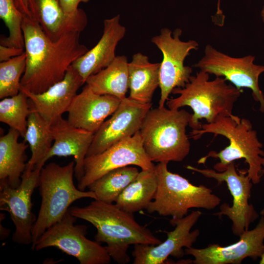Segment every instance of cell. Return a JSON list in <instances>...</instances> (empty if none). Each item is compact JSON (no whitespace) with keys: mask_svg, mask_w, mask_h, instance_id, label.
<instances>
[{"mask_svg":"<svg viewBox=\"0 0 264 264\" xmlns=\"http://www.w3.org/2000/svg\"><path fill=\"white\" fill-rule=\"evenodd\" d=\"M22 29L26 62L21 89L44 92L61 81L72 63L88 50L80 43L79 32L51 40L31 14L23 13Z\"/></svg>","mask_w":264,"mask_h":264,"instance_id":"6da1fadb","label":"cell"},{"mask_svg":"<svg viewBox=\"0 0 264 264\" xmlns=\"http://www.w3.org/2000/svg\"><path fill=\"white\" fill-rule=\"evenodd\" d=\"M69 210L76 218L86 220L96 228L95 241L106 243L107 251L118 264L130 261L127 252L131 244L157 245L161 242L150 229L136 221L133 213L115 204L94 199L87 206H73Z\"/></svg>","mask_w":264,"mask_h":264,"instance_id":"7a4b0ae2","label":"cell"},{"mask_svg":"<svg viewBox=\"0 0 264 264\" xmlns=\"http://www.w3.org/2000/svg\"><path fill=\"white\" fill-rule=\"evenodd\" d=\"M212 133L227 138L229 145L219 152L211 151L201 157L198 164H205L208 158H218L214 166L215 170L224 171L231 162L244 159L248 165L247 174L253 184H258L264 174V151L257 132L253 129L250 121L231 114L218 118L211 123L203 124L200 129L192 130L190 137L194 140L203 134Z\"/></svg>","mask_w":264,"mask_h":264,"instance_id":"3957f363","label":"cell"},{"mask_svg":"<svg viewBox=\"0 0 264 264\" xmlns=\"http://www.w3.org/2000/svg\"><path fill=\"white\" fill-rule=\"evenodd\" d=\"M209 75L201 70L197 72L183 88L173 90L172 93L178 96L166 101L171 109L184 106L192 109L193 113L189 124L192 130L201 129L202 119L211 123L221 116L232 114L234 104L243 91L227 84L223 77H216L210 80Z\"/></svg>","mask_w":264,"mask_h":264,"instance_id":"277c9868","label":"cell"},{"mask_svg":"<svg viewBox=\"0 0 264 264\" xmlns=\"http://www.w3.org/2000/svg\"><path fill=\"white\" fill-rule=\"evenodd\" d=\"M192 114L184 109H151L139 131L145 152L153 162H181L188 155L186 134Z\"/></svg>","mask_w":264,"mask_h":264,"instance_id":"5b68a950","label":"cell"},{"mask_svg":"<svg viewBox=\"0 0 264 264\" xmlns=\"http://www.w3.org/2000/svg\"><path fill=\"white\" fill-rule=\"evenodd\" d=\"M75 165L74 160L65 166L51 162L41 170L38 187L42 201L32 229L33 251L40 236L62 219L73 202L85 198L97 199L93 192L82 191L75 186Z\"/></svg>","mask_w":264,"mask_h":264,"instance_id":"8992f818","label":"cell"},{"mask_svg":"<svg viewBox=\"0 0 264 264\" xmlns=\"http://www.w3.org/2000/svg\"><path fill=\"white\" fill-rule=\"evenodd\" d=\"M167 165L158 163L155 165L158 186L154 200L146 209L148 213L182 218L191 208L212 210L220 205V198L210 188L193 184L180 175L169 171Z\"/></svg>","mask_w":264,"mask_h":264,"instance_id":"52a82bcc","label":"cell"},{"mask_svg":"<svg viewBox=\"0 0 264 264\" xmlns=\"http://www.w3.org/2000/svg\"><path fill=\"white\" fill-rule=\"evenodd\" d=\"M77 218L69 210L47 228L36 242L34 250L54 247L76 258L81 264H109L111 257L105 246L86 237L87 226L75 225Z\"/></svg>","mask_w":264,"mask_h":264,"instance_id":"ba28073f","label":"cell"},{"mask_svg":"<svg viewBox=\"0 0 264 264\" xmlns=\"http://www.w3.org/2000/svg\"><path fill=\"white\" fill-rule=\"evenodd\" d=\"M188 170L198 173L206 177L213 178L220 185L224 182L233 197V204H222L220 211L214 215L226 216L232 222V231L234 235L240 236L248 230L250 225L256 220L259 215L249 199L251 197L252 184L247 170H236L234 161L230 163L221 172L210 169H199L188 165Z\"/></svg>","mask_w":264,"mask_h":264,"instance_id":"9c48e42d","label":"cell"},{"mask_svg":"<svg viewBox=\"0 0 264 264\" xmlns=\"http://www.w3.org/2000/svg\"><path fill=\"white\" fill-rule=\"evenodd\" d=\"M181 34L180 28L172 32L169 28H164L159 35L151 39L163 55L159 69L161 95L158 107L160 108L165 106L173 90L183 88L192 76V68L184 66V61L192 50L198 49L199 44L195 40H181Z\"/></svg>","mask_w":264,"mask_h":264,"instance_id":"30bf717a","label":"cell"},{"mask_svg":"<svg viewBox=\"0 0 264 264\" xmlns=\"http://www.w3.org/2000/svg\"><path fill=\"white\" fill-rule=\"evenodd\" d=\"M204 53L193 66L216 77H223L239 89H250L253 98L260 103V110L264 113V95L259 84V77L264 72V66L255 64L254 56L232 57L210 44L206 45Z\"/></svg>","mask_w":264,"mask_h":264,"instance_id":"8fae6325","label":"cell"},{"mask_svg":"<svg viewBox=\"0 0 264 264\" xmlns=\"http://www.w3.org/2000/svg\"><path fill=\"white\" fill-rule=\"evenodd\" d=\"M132 165L139 167L141 170L152 169L155 167L145 152L139 131L100 154L86 157L84 174L78 180V188L84 191L92 182L107 173Z\"/></svg>","mask_w":264,"mask_h":264,"instance_id":"7c38bea8","label":"cell"},{"mask_svg":"<svg viewBox=\"0 0 264 264\" xmlns=\"http://www.w3.org/2000/svg\"><path fill=\"white\" fill-rule=\"evenodd\" d=\"M40 170L25 169L17 188L0 181V209L7 211L15 226L12 239L14 242L32 243V229L36 217L32 211L31 197L39 186Z\"/></svg>","mask_w":264,"mask_h":264,"instance_id":"4fadbf2b","label":"cell"},{"mask_svg":"<svg viewBox=\"0 0 264 264\" xmlns=\"http://www.w3.org/2000/svg\"><path fill=\"white\" fill-rule=\"evenodd\" d=\"M202 213L193 211L182 218H172L170 223L175 227L167 232L166 240L156 245L136 244L132 255L133 264H164L169 256L181 258L184 255L183 247L190 248L196 242L200 231L197 229L191 231L201 216Z\"/></svg>","mask_w":264,"mask_h":264,"instance_id":"5bb4252c","label":"cell"},{"mask_svg":"<svg viewBox=\"0 0 264 264\" xmlns=\"http://www.w3.org/2000/svg\"><path fill=\"white\" fill-rule=\"evenodd\" d=\"M152 106V103H141L129 97L122 100L111 116L94 133L86 157L100 154L139 131Z\"/></svg>","mask_w":264,"mask_h":264,"instance_id":"9a60e30c","label":"cell"},{"mask_svg":"<svg viewBox=\"0 0 264 264\" xmlns=\"http://www.w3.org/2000/svg\"><path fill=\"white\" fill-rule=\"evenodd\" d=\"M239 237L237 242L229 245L186 248L185 254L192 256L195 264H239L248 257L257 260L264 251V216L254 229L244 231Z\"/></svg>","mask_w":264,"mask_h":264,"instance_id":"2e32d148","label":"cell"},{"mask_svg":"<svg viewBox=\"0 0 264 264\" xmlns=\"http://www.w3.org/2000/svg\"><path fill=\"white\" fill-rule=\"evenodd\" d=\"M85 83L78 71L71 66L64 78L46 90L35 93L21 89L32 103V108L51 125L68 108L80 87Z\"/></svg>","mask_w":264,"mask_h":264,"instance_id":"e0dca14e","label":"cell"},{"mask_svg":"<svg viewBox=\"0 0 264 264\" xmlns=\"http://www.w3.org/2000/svg\"><path fill=\"white\" fill-rule=\"evenodd\" d=\"M121 102L112 95L97 94L86 85L72 100L67 111V120L75 127L95 133Z\"/></svg>","mask_w":264,"mask_h":264,"instance_id":"ac0fdd59","label":"cell"},{"mask_svg":"<svg viewBox=\"0 0 264 264\" xmlns=\"http://www.w3.org/2000/svg\"><path fill=\"white\" fill-rule=\"evenodd\" d=\"M27 4L32 17L53 41L70 32H81L88 24L87 16L82 9L67 14L59 0H27Z\"/></svg>","mask_w":264,"mask_h":264,"instance_id":"d6986e66","label":"cell"},{"mask_svg":"<svg viewBox=\"0 0 264 264\" xmlns=\"http://www.w3.org/2000/svg\"><path fill=\"white\" fill-rule=\"evenodd\" d=\"M51 131L53 143L44 159V164L55 156H73L75 163L74 175L79 180L84 174V160L94 133L75 127L62 117L51 125Z\"/></svg>","mask_w":264,"mask_h":264,"instance_id":"ffe728a7","label":"cell"},{"mask_svg":"<svg viewBox=\"0 0 264 264\" xmlns=\"http://www.w3.org/2000/svg\"><path fill=\"white\" fill-rule=\"evenodd\" d=\"M117 15L104 21L102 36L91 49L76 60L71 66L82 77L85 84L87 78L109 66L116 58L118 43L124 37L126 29L120 23Z\"/></svg>","mask_w":264,"mask_h":264,"instance_id":"44dd1931","label":"cell"},{"mask_svg":"<svg viewBox=\"0 0 264 264\" xmlns=\"http://www.w3.org/2000/svg\"><path fill=\"white\" fill-rule=\"evenodd\" d=\"M160 65L151 63L148 57L140 52L132 56L128 64L130 98L141 103H151L159 87Z\"/></svg>","mask_w":264,"mask_h":264,"instance_id":"7402d4cb","label":"cell"},{"mask_svg":"<svg viewBox=\"0 0 264 264\" xmlns=\"http://www.w3.org/2000/svg\"><path fill=\"white\" fill-rule=\"evenodd\" d=\"M20 136L17 131L10 128L0 137V181L14 188L20 184L27 164L25 150L28 145L18 141Z\"/></svg>","mask_w":264,"mask_h":264,"instance_id":"603a6c76","label":"cell"},{"mask_svg":"<svg viewBox=\"0 0 264 264\" xmlns=\"http://www.w3.org/2000/svg\"><path fill=\"white\" fill-rule=\"evenodd\" d=\"M127 57L117 56L107 67L89 76L86 84L95 93L125 99L129 89Z\"/></svg>","mask_w":264,"mask_h":264,"instance_id":"cb8c5ba5","label":"cell"},{"mask_svg":"<svg viewBox=\"0 0 264 264\" xmlns=\"http://www.w3.org/2000/svg\"><path fill=\"white\" fill-rule=\"evenodd\" d=\"M157 186L155 167L152 169L141 170L118 196L115 204L121 209L132 213L146 210L154 198Z\"/></svg>","mask_w":264,"mask_h":264,"instance_id":"d4e9b609","label":"cell"},{"mask_svg":"<svg viewBox=\"0 0 264 264\" xmlns=\"http://www.w3.org/2000/svg\"><path fill=\"white\" fill-rule=\"evenodd\" d=\"M27 119V129L23 137L31 152L26 169L41 170L44 160L52 146L53 138L51 125L45 121L32 107Z\"/></svg>","mask_w":264,"mask_h":264,"instance_id":"484cf974","label":"cell"},{"mask_svg":"<svg viewBox=\"0 0 264 264\" xmlns=\"http://www.w3.org/2000/svg\"><path fill=\"white\" fill-rule=\"evenodd\" d=\"M139 172L137 167L132 166L115 169L94 181L88 188L95 193L96 200L113 203Z\"/></svg>","mask_w":264,"mask_h":264,"instance_id":"4316f807","label":"cell"},{"mask_svg":"<svg viewBox=\"0 0 264 264\" xmlns=\"http://www.w3.org/2000/svg\"><path fill=\"white\" fill-rule=\"evenodd\" d=\"M28 99L22 91L0 101V121L17 131L23 137L27 129V119L31 109Z\"/></svg>","mask_w":264,"mask_h":264,"instance_id":"83f0119b","label":"cell"},{"mask_svg":"<svg viewBox=\"0 0 264 264\" xmlns=\"http://www.w3.org/2000/svg\"><path fill=\"white\" fill-rule=\"evenodd\" d=\"M23 16L17 0H0V17L9 31L7 37L0 38V45L24 49L22 29Z\"/></svg>","mask_w":264,"mask_h":264,"instance_id":"f1b7e54d","label":"cell"},{"mask_svg":"<svg viewBox=\"0 0 264 264\" xmlns=\"http://www.w3.org/2000/svg\"><path fill=\"white\" fill-rule=\"evenodd\" d=\"M25 51L21 55L0 63V98L18 94L21 81L26 67Z\"/></svg>","mask_w":264,"mask_h":264,"instance_id":"f546056e","label":"cell"},{"mask_svg":"<svg viewBox=\"0 0 264 264\" xmlns=\"http://www.w3.org/2000/svg\"><path fill=\"white\" fill-rule=\"evenodd\" d=\"M24 52V49L0 45V62L7 61L21 55Z\"/></svg>","mask_w":264,"mask_h":264,"instance_id":"4dcf8cb0","label":"cell"},{"mask_svg":"<svg viewBox=\"0 0 264 264\" xmlns=\"http://www.w3.org/2000/svg\"><path fill=\"white\" fill-rule=\"evenodd\" d=\"M90 0H59L60 5L63 10L67 14H73L78 9L81 2L86 3Z\"/></svg>","mask_w":264,"mask_h":264,"instance_id":"1f68e13d","label":"cell"},{"mask_svg":"<svg viewBox=\"0 0 264 264\" xmlns=\"http://www.w3.org/2000/svg\"><path fill=\"white\" fill-rule=\"evenodd\" d=\"M261 18H262L263 22V23L264 24V6H263V7L262 9L261 12Z\"/></svg>","mask_w":264,"mask_h":264,"instance_id":"d6a6232c","label":"cell"},{"mask_svg":"<svg viewBox=\"0 0 264 264\" xmlns=\"http://www.w3.org/2000/svg\"><path fill=\"white\" fill-rule=\"evenodd\" d=\"M261 260L260 261V264H264V251L261 256Z\"/></svg>","mask_w":264,"mask_h":264,"instance_id":"836d02e7","label":"cell"},{"mask_svg":"<svg viewBox=\"0 0 264 264\" xmlns=\"http://www.w3.org/2000/svg\"><path fill=\"white\" fill-rule=\"evenodd\" d=\"M260 214L262 216H264V207L263 209L261 211Z\"/></svg>","mask_w":264,"mask_h":264,"instance_id":"e575fe53","label":"cell"},{"mask_svg":"<svg viewBox=\"0 0 264 264\" xmlns=\"http://www.w3.org/2000/svg\"><path fill=\"white\" fill-rule=\"evenodd\" d=\"M27 2V0H25Z\"/></svg>","mask_w":264,"mask_h":264,"instance_id":"d590c367","label":"cell"}]
</instances>
